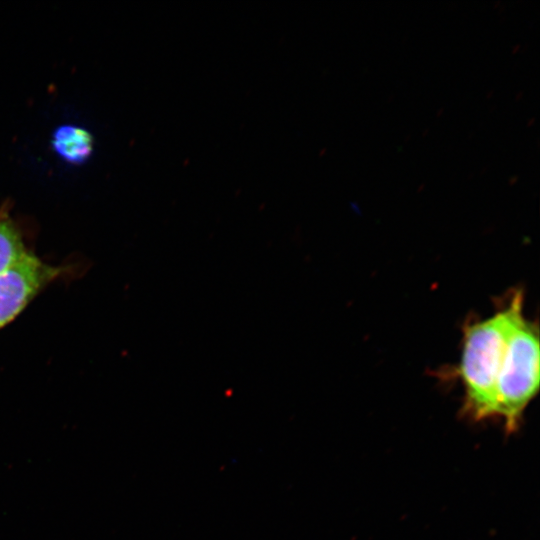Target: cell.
<instances>
[{"label": "cell", "mask_w": 540, "mask_h": 540, "mask_svg": "<svg viewBox=\"0 0 540 540\" xmlns=\"http://www.w3.org/2000/svg\"><path fill=\"white\" fill-rule=\"evenodd\" d=\"M28 252L7 209L0 208V273Z\"/></svg>", "instance_id": "obj_5"}, {"label": "cell", "mask_w": 540, "mask_h": 540, "mask_svg": "<svg viewBox=\"0 0 540 540\" xmlns=\"http://www.w3.org/2000/svg\"><path fill=\"white\" fill-rule=\"evenodd\" d=\"M539 331L524 315L513 327L496 385V416L515 432L523 412L539 390Z\"/></svg>", "instance_id": "obj_2"}, {"label": "cell", "mask_w": 540, "mask_h": 540, "mask_svg": "<svg viewBox=\"0 0 540 540\" xmlns=\"http://www.w3.org/2000/svg\"><path fill=\"white\" fill-rule=\"evenodd\" d=\"M63 269L28 252L0 273V329L14 320Z\"/></svg>", "instance_id": "obj_3"}, {"label": "cell", "mask_w": 540, "mask_h": 540, "mask_svg": "<svg viewBox=\"0 0 540 540\" xmlns=\"http://www.w3.org/2000/svg\"><path fill=\"white\" fill-rule=\"evenodd\" d=\"M55 151L66 161L78 163L87 159L93 149L91 134L74 125L60 127L52 140Z\"/></svg>", "instance_id": "obj_4"}, {"label": "cell", "mask_w": 540, "mask_h": 540, "mask_svg": "<svg viewBox=\"0 0 540 540\" xmlns=\"http://www.w3.org/2000/svg\"><path fill=\"white\" fill-rule=\"evenodd\" d=\"M523 316V294L516 291L494 315L464 327L459 375L464 413L473 420L496 416V385L510 333Z\"/></svg>", "instance_id": "obj_1"}]
</instances>
